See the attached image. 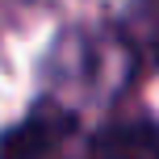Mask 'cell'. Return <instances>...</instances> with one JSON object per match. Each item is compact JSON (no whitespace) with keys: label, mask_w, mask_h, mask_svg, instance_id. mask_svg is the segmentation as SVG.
<instances>
[{"label":"cell","mask_w":159,"mask_h":159,"mask_svg":"<svg viewBox=\"0 0 159 159\" xmlns=\"http://www.w3.org/2000/svg\"><path fill=\"white\" fill-rule=\"evenodd\" d=\"M117 30L126 50H134L143 63L159 67V0H126Z\"/></svg>","instance_id":"3957f363"},{"label":"cell","mask_w":159,"mask_h":159,"mask_svg":"<svg viewBox=\"0 0 159 159\" xmlns=\"http://www.w3.org/2000/svg\"><path fill=\"white\" fill-rule=\"evenodd\" d=\"M96 159H159V126L151 117H126L109 121L92 138Z\"/></svg>","instance_id":"7a4b0ae2"},{"label":"cell","mask_w":159,"mask_h":159,"mask_svg":"<svg viewBox=\"0 0 159 159\" xmlns=\"http://www.w3.org/2000/svg\"><path fill=\"white\" fill-rule=\"evenodd\" d=\"M75 130L80 113L59 101H42L25 113V121L0 134V159H55L67 147V138H75Z\"/></svg>","instance_id":"6da1fadb"}]
</instances>
